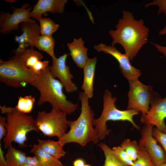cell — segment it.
Masks as SVG:
<instances>
[{"instance_id": "1", "label": "cell", "mask_w": 166, "mask_h": 166, "mask_svg": "<svg viewBox=\"0 0 166 166\" xmlns=\"http://www.w3.org/2000/svg\"><path fill=\"white\" fill-rule=\"evenodd\" d=\"M122 12V17L119 20L115 30H110L109 34L112 39V45L117 44L121 45L132 61L148 42L149 30L143 19H136L128 10H123Z\"/></svg>"}, {"instance_id": "2", "label": "cell", "mask_w": 166, "mask_h": 166, "mask_svg": "<svg viewBox=\"0 0 166 166\" xmlns=\"http://www.w3.org/2000/svg\"><path fill=\"white\" fill-rule=\"evenodd\" d=\"M78 98L81 103V112L77 119L69 121V131L58 139L63 146L73 142L84 147L90 142L97 144L100 140L97 132L93 125L95 113L89 104V98L84 92L79 93Z\"/></svg>"}, {"instance_id": "3", "label": "cell", "mask_w": 166, "mask_h": 166, "mask_svg": "<svg viewBox=\"0 0 166 166\" xmlns=\"http://www.w3.org/2000/svg\"><path fill=\"white\" fill-rule=\"evenodd\" d=\"M49 67L48 66L42 71L30 84L39 92L40 95L37 105L40 106L49 102L52 109H58L70 114L76 110L79 104L67 99L63 91V85L60 81L52 76Z\"/></svg>"}, {"instance_id": "4", "label": "cell", "mask_w": 166, "mask_h": 166, "mask_svg": "<svg viewBox=\"0 0 166 166\" xmlns=\"http://www.w3.org/2000/svg\"><path fill=\"white\" fill-rule=\"evenodd\" d=\"M0 109L1 113L7 115L5 126L7 133L3 139L4 148L7 149L13 142L18 144L20 148L27 147L25 143L28 139L27 133L32 131L39 132L35 119L32 116L20 112L15 107L0 105Z\"/></svg>"}, {"instance_id": "5", "label": "cell", "mask_w": 166, "mask_h": 166, "mask_svg": "<svg viewBox=\"0 0 166 166\" xmlns=\"http://www.w3.org/2000/svg\"><path fill=\"white\" fill-rule=\"evenodd\" d=\"M103 97L102 113L98 118L94 119L93 123L97 132L100 140L104 139L111 131L107 128L106 123L109 121H128L135 128L140 129V127L133 119L134 117L139 114L140 113L133 110L118 109L115 104L117 98L113 96L111 91L108 89L105 90Z\"/></svg>"}, {"instance_id": "6", "label": "cell", "mask_w": 166, "mask_h": 166, "mask_svg": "<svg viewBox=\"0 0 166 166\" xmlns=\"http://www.w3.org/2000/svg\"><path fill=\"white\" fill-rule=\"evenodd\" d=\"M37 75L13 57L7 61L0 60V82L8 87H25L34 81Z\"/></svg>"}, {"instance_id": "7", "label": "cell", "mask_w": 166, "mask_h": 166, "mask_svg": "<svg viewBox=\"0 0 166 166\" xmlns=\"http://www.w3.org/2000/svg\"><path fill=\"white\" fill-rule=\"evenodd\" d=\"M67 114L53 109L49 112L38 111L35 119L36 126L44 136H56L59 139L66 133L68 126Z\"/></svg>"}, {"instance_id": "8", "label": "cell", "mask_w": 166, "mask_h": 166, "mask_svg": "<svg viewBox=\"0 0 166 166\" xmlns=\"http://www.w3.org/2000/svg\"><path fill=\"white\" fill-rule=\"evenodd\" d=\"M127 109L146 114L154 99L153 88L143 84L137 79L128 82Z\"/></svg>"}, {"instance_id": "9", "label": "cell", "mask_w": 166, "mask_h": 166, "mask_svg": "<svg viewBox=\"0 0 166 166\" xmlns=\"http://www.w3.org/2000/svg\"><path fill=\"white\" fill-rule=\"evenodd\" d=\"M28 3H25L19 8L13 6L14 9L12 14L9 12H1L0 14V30L1 34H8L13 31L19 28V25L23 22H35L36 21L30 18V13L32 9Z\"/></svg>"}, {"instance_id": "10", "label": "cell", "mask_w": 166, "mask_h": 166, "mask_svg": "<svg viewBox=\"0 0 166 166\" xmlns=\"http://www.w3.org/2000/svg\"><path fill=\"white\" fill-rule=\"evenodd\" d=\"M153 128L152 126L145 125L142 128L138 143L141 149L149 155L155 166H159L166 162V153L152 136Z\"/></svg>"}, {"instance_id": "11", "label": "cell", "mask_w": 166, "mask_h": 166, "mask_svg": "<svg viewBox=\"0 0 166 166\" xmlns=\"http://www.w3.org/2000/svg\"><path fill=\"white\" fill-rule=\"evenodd\" d=\"M93 48L98 52L109 54L114 58L119 63L121 73L128 82L139 79L141 76L142 73L140 70L131 64L128 56L125 53H121L114 46L100 43L94 45Z\"/></svg>"}, {"instance_id": "12", "label": "cell", "mask_w": 166, "mask_h": 166, "mask_svg": "<svg viewBox=\"0 0 166 166\" xmlns=\"http://www.w3.org/2000/svg\"><path fill=\"white\" fill-rule=\"evenodd\" d=\"M166 96L155 99L148 113L141 115L140 121L145 125L155 126L160 131L166 133Z\"/></svg>"}, {"instance_id": "13", "label": "cell", "mask_w": 166, "mask_h": 166, "mask_svg": "<svg viewBox=\"0 0 166 166\" xmlns=\"http://www.w3.org/2000/svg\"><path fill=\"white\" fill-rule=\"evenodd\" d=\"M68 55L64 53L58 58H52L50 71L55 78H58L65 91L67 93H72L77 90L78 87L72 81L73 75L71 73L70 68L66 64Z\"/></svg>"}, {"instance_id": "14", "label": "cell", "mask_w": 166, "mask_h": 166, "mask_svg": "<svg viewBox=\"0 0 166 166\" xmlns=\"http://www.w3.org/2000/svg\"><path fill=\"white\" fill-rule=\"evenodd\" d=\"M14 54L13 56L14 58L36 75H38L49 66V61H42V54L33 48L24 49Z\"/></svg>"}, {"instance_id": "15", "label": "cell", "mask_w": 166, "mask_h": 166, "mask_svg": "<svg viewBox=\"0 0 166 166\" xmlns=\"http://www.w3.org/2000/svg\"><path fill=\"white\" fill-rule=\"evenodd\" d=\"M21 32L22 34L15 35L14 40L18 43L19 46L12 52L14 54L28 47H35L36 42L40 36V25L36 22H26L21 23Z\"/></svg>"}, {"instance_id": "16", "label": "cell", "mask_w": 166, "mask_h": 166, "mask_svg": "<svg viewBox=\"0 0 166 166\" xmlns=\"http://www.w3.org/2000/svg\"><path fill=\"white\" fill-rule=\"evenodd\" d=\"M67 0H38L30 13V17L36 20L42 16L47 12L51 13L62 14Z\"/></svg>"}, {"instance_id": "17", "label": "cell", "mask_w": 166, "mask_h": 166, "mask_svg": "<svg viewBox=\"0 0 166 166\" xmlns=\"http://www.w3.org/2000/svg\"><path fill=\"white\" fill-rule=\"evenodd\" d=\"M84 44V41L81 38H74L72 42L67 44L73 60L80 69H83L89 58L87 55L88 49Z\"/></svg>"}, {"instance_id": "18", "label": "cell", "mask_w": 166, "mask_h": 166, "mask_svg": "<svg viewBox=\"0 0 166 166\" xmlns=\"http://www.w3.org/2000/svg\"><path fill=\"white\" fill-rule=\"evenodd\" d=\"M97 61L96 57L89 58L83 68L84 79L81 88L89 99L93 96V82Z\"/></svg>"}, {"instance_id": "19", "label": "cell", "mask_w": 166, "mask_h": 166, "mask_svg": "<svg viewBox=\"0 0 166 166\" xmlns=\"http://www.w3.org/2000/svg\"><path fill=\"white\" fill-rule=\"evenodd\" d=\"M30 152L36 156L42 166H66L64 165L58 159L56 158L34 144Z\"/></svg>"}, {"instance_id": "20", "label": "cell", "mask_w": 166, "mask_h": 166, "mask_svg": "<svg viewBox=\"0 0 166 166\" xmlns=\"http://www.w3.org/2000/svg\"><path fill=\"white\" fill-rule=\"evenodd\" d=\"M38 145L45 151L58 159L64 157L67 152L65 151L63 146L58 141H55L49 140L37 139Z\"/></svg>"}, {"instance_id": "21", "label": "cell", "mask_w": 166, "mask_h": 166, "mask_svg": "<svg viewBox=\"0 0 166 166\" xmlns=\"http://www.w3.org/2000/svg\"><path fill=\"white\" fill-rule=\"evenodd\" d=\"M7 149L5 156L9 166H23L27 157L26 153L19 149H15L12 145Z\"/></svg>"}, {"instance_id": "22", "label": "cell", "mask_w": 166, "mask_h": 166, "mask_svg": "<svg viewBox=\"0 0 166 166\" xmlns=\"http://www.w3.org/2000/svg\"><path fill=\"white\" fill-rule=\"evenodd\" d=\"M55 40L52 36L41 35L37 39L35 47L46 53L52 59L56 57L54 51Z\"/></svg>"}, {"instance_id": "23", "label": "cell", "mask_w": 166, "mask_h": 166, "mask_svg": "<svg viewBox=\"0 0 166 166\" xmlns=\"http://www.w3.org/2000/svg\"><path fill=\"white\" fill-rule=\"evenodd\" d=\"M120 146L132 161H134L137 159L141 149L136 140L131 141L129 139H125L122 142Z\"/></svg>"}, {"instance_id": "24", "label": "cell", "mask_w": 166, "mask_h": 166, "mask_svg": "<svg viewBox=\"0 0 166 166\" xmlns=\"http://www.w3.org/2000/svg\"><path fill=\"white\" fill-rule=\"evenodd\" d=\"M98 145L104 154L105 160L103 166H125L117 159L112 149L106 144L101 142Z\"/></svg>"}, {"instance_id": "25", "label": "cell", "mask_w": 166, "mask_h": 166, "mask_svg": "<svg viewBox=\"0 0 166 166\" xmlns=\"http://www.w3.org/2000/svg\"><path fill=\"white\" fill-rule=\"evenodd\" d=\"M39 23L41 35L52 36L58 29L59 25L49 18L41 17L38 20Z\"/></svg>"}, {"instance_id": "26", "label": "cell", "mask_w": 166, "mask_h": 166, "mask_svg": "<svg viewBox=\"0 0 166 166\" xmlns=\"http://www.w3.org/2000/svg\"><path fill=\"white\" fill-rule=\"evenodd\" d=\"M35 102V98L30 95L18 97V103L15 108L24 113H29L33 109Z\"/></svg>"}, {"instance_id": "27", "label": "cell", "mask_w": 166, "mask_h": 166, "mask_svg": "<svg viewBox=\"0 0 166 166\" xmlns=\"http://www.w3.org/2000/svg\"><path fill=\"white\" fill-rule=\"evenodd\" d=\"M112 149L117 159L125 166H133V161L121 146H115Z\"/></svg>"}, {"instance_id": "28", "label": "cell", "mask_w": 166, "mask_h": 166, "mask_svg": "<svg viewBox=\"0 0 166 166\" xmlns=\"http://www.w3.org/2000/svg\"><path fill=\"white\" fill-rule=\"evenodd\" d=\"M133 166H155L151 157L146 152L141 149L137 159L133 161Z\"/></svg>"}, {"instance_id": "29", "label": "cell", "mask_w": 166, "mask_h": 166, "mask_svg": "<svg viewBox=\"0 0 166 166\" xmlns=\"http://www.w3.org/2000/svg\"><path fill=\"white\" fill-rule=\"evenodd\" d=\"M152 135L161 145L166 153V133L160 131L155 127L153 128Z\"/></svg>"}, {"instance_id": "30", "label": "cell", "mask_w": 166, "mask_h": 166, "mask_svg": "<svg viewBox=\"0 0 166 166\" xmlns=\"http://www.w3.org/2000/svg\"><path fill=\"white\" fill-rule=\"evenodd\" d=\"M152 6H158V14H163L166 16V0H154L146 4L144 7H148Z\"/></svg>"}, {"instance_id": "31", "label": "cell", "mask_w": 166, "mask_h": 166, "mask_svg": "<svg viewBox=\"0 0 166 166\" xmlns=\"http://www.w3.org/2000/svg\"><path fill=\"white\" fill-rule=\"evenodd\" d=\"M6 117L0 116V141L5 136L7 133L5 125Z\"/></svg>"}, {"instance_id": "32", "label": "cell", "mask_w": 166, "mask_h": 166, "mask_svg": "<svg viewBox=\"0 0 166 166\" xmlns=\"http://www.w3.org/2000/svg\"><path fill=\"white\" fill-rule=\"evenodd\" d=\"M23 166H42L36 156H27V159Z\"/></svg>"}, {"instance_id": "33", "label": "cell", "mask_w": 166, "mask_h": 166, "mask_svg": "<svg viewBox=\"0 0 166 166\" xmlns=\"http://www.w3.org/2000/svg\"><path fill=\"white\" fill-rule=\"evenodd\" d=\"M0 166H9L4 156V152L2 149L1 143L0 144Z\"/></svg>"}, {"instance_id": "34", "label": "cell", "mask_w": 166, "mask_h": 166, "mask_svg": "<svg viewBox=\"0 0 166 166\" xmlns=\"http://www.w3.org/2000/svg\"><path fill=\"white\" fill-rule=\"evenodd\" d=\"M156 48L166 58V46L161 45L156 43H152Z\"/></svg>"}, {"instance_id": "35", "label": "cell", "mask_w": 166, "mask_h": 166, "mask_svg": "<svg viewBox=\"0 0 166 166\" xmlns=\"http://www.w3.org/2000/svg\"><path fill=\"white\" fill-rule=\"evenodd\" d=\"M85 164V161L81 158L77 159L73 162V166H84Z\"/></svg>"}, {"instance_id": "36", "label": "cell", "mask_w": 166, "mask_h": 166, "mask_svg": "<svg viewBox=\"0 0 166 166\" xmlns=\"http://www.w3.org/2000/svg\"><path fill=\"white\" fill-rule=\"evenodd\" d=\"M159 34L160 35H166V24L164 27L159 32Z\"/></svg>"}, {"instance_id": "37", "label": "cell", "mask_w": 166, "mask_h": 166, "mask_svg": "<svg viewBox=\"0 0 166 166\" xmlns=\"http://www.w3.org/2000/svg\"><path fill=\"white\" fill-rule=\"evenodd\" d=\"M159 166H166V162L165 163L162 164Z\"/></svg>"}, {"instance_id": "38", "label": "cell", "mask_w": 166, "mask_h": 166, "mask_svg": "<svg viewBox=\"0 0 166 166\" xmlns=\"http://www.w3.org/2000/svg\"><path fill=\"white\" fill-rule=\"evenodd\" d=\"M84 166H91L89 164H85Z\"/></svg>"}]
</instances>
